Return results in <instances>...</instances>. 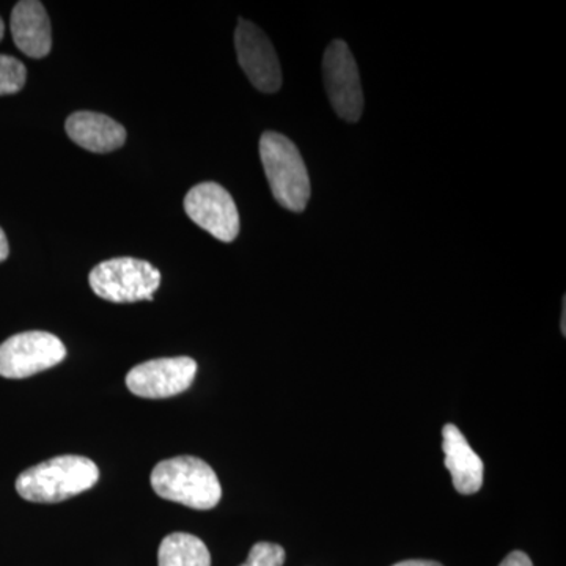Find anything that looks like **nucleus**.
<instances>
[{
	"instance_id": "1",
	"label": "nucleus",
	"mask_w": 566,
	"mask_h": 566,
	"mask_svg": "<svg viewBox=\"0 0 566 566\" xmlns=\"http://www.w3.org/2000/svg\"><path fill=\"white\" fill-rule=\"evenodd\" d=\"M98 480L99 469L92 460L62 455L22 472L17 480V491L24 501L57 504L91 490Z\"/></svg>"
},
{
	"instance_id": "2",
	"label": "nucleus",
	"mask_w": 566,
	"mask_h": 566,
	"mask_svg": "<svg viewBox=\"0 0 566 566\" xmlns=\"http://www.w3.org/2000/svg\"><path fill=\"white\" fill-rule=\"evenodd\" d=\"M151 488L159 497L193 510H211L222 497L218 475L196 457H177L156 464Z\"/></svg>"
},
{
	"instance_id": "3",
	"label": "nucleus",
	"mask_w": 566,
	"mask_h": 566,
	"mask_svg": "<svg viewBox=\"0 0 566 566\" xmlns=\"http://www.w3.org/2000/svg\"><path fill=\"white\" fill-rule=\"evenodd\" d=\"M260 158L274 199L285 210L304 211L311 200V178L296 145L282 134L264 133Z\"/></svg>"
},
{
	"instance_id": "4",
	"label": "nucleus",
	"mask_w": 566,
	"mask_h": 566,
	"mask_svg": "<svg viewBox=\"0 0 566 566\" xmlns=\"http://www.w3.org/2000/svg\"><path fill=\"white\" fill-rule=\"evenodd\" d=\"M96 296L109 303L151 301L161 285V273L145 260L120 256L96 264L88 275Z\"/></svg>"
},
{
	"instance_id": "5",
	"label": "nucleus",
	"mask_w": 566,
	"mask_h": 566,
	"mask_svg": "<svg viewBox=\"0 0 566 566\" xmlns=\"http://www.w3.org/2000/svg\"><path fill=\"white\" fill-rule=\"evenodd\" d=\"M66 357L61 338L43 331H29L7 338L0 345V376L24 379L50 370Z\"/></svg>"
},
{
	"instance_id": "6",
	"label": "nucleus",
	"mask_w": 566,
	"mask_h": 566,
	"mask_svg": "<svg viewBox=\"0 0 566 566\" xmlns=\"http://www.w3.org/2000/svg\"><path fill=\"white\" fill-rule=\"evenodd\" d=\"M323 77L327 96L338 117L359 122L364 112V93L359 70L348 44L335 40L323 57Z\"/></svg>"
},
{
	"instance_id": "7",
	"label": "nucleus",
	"mask_w": 566,
	"mask_h": 566,
	"mask_svg": "<svg viewBox=\"0 0 566 566\" xmlns=\"http://www.w3.org/2000/svg\"><path fill=\"white\" fill-rule=\"evenodd\" d=\"M185 211L192 222L222 243H232L240 233V212L226 188L218 182H200L185 197Z\"/></svg>"
},
{
	"instance_id": "8",
	"label": "nucleus",
	"mask_w": 566,
	"mask_h": 566,
	"mask_svg": "<svg viewBox=\"0 0 566 566\" xmlns=\"http://www.w3.org/2000/svg\"><path fill=\"white\" fill-rule=\"evenodd\" d=\"M197 374L191 357H163L136 365L126 375L129 392L142 398H169L192 386Z\"/></svg>"
},
{
	"instance_id": "9",
	"label": "nucleus",
	"mask_w": 566,
	"mask_h": 566,
	"mask_svg": "<svg viewBox=\"0 0 566 566\" xmlns=\"http://www.w3.org/2000/svg\"><path fill=\"white\" fill-rule=\"evenodd\" d=\"M238 62L253 87L263 93H275L282 87V70L273 43L262 29L240 20L234 32Z\"/></svg>"
},
{
	"instance_id": "10",
	"label": "nucleus",
	"mask_w": 566,
	"mask_h": 566,
	"mask_svg": "<svg viewBox=\"0 0 566 566\" xmlns=\"http://www.w3.org/2000/svg\"><path fill=\"white\" fill-rule=\"evenodd\" d=\"M11 35L18 50L32 59L46 57L52 48L51 21L43 3L22 0L11 11Z\"/></svg>"
},
{
	"instance_id": "11",
	"label": "nucleus",
	"mask_w": 566,
	"mask_h": 566,
	"mask_svg": "<svg viewBox=\"0 0 566 566\" xmlns=\"http://www.w3.org/2000/svg\"><path fill=\"white\" fill-rule=\"evenodd\" d=\"M442 450L446 453V468L452 474L453 486L460 494L471 495L483 485L485 465L482 458L476 455L463 433L455 424L447 423L442 430Z\"/></svg>"
},
{
	"instance_id": "12",
	"label": "nucleus",
	"mask_w": 566,
	"mask_h": 566,
	"mask_svg": "<svg viewBox=\"0 0 566 566\" xmlns=\"http://www.w3.org/2000/svg\"><path fill=\"white\" fill-rule=\"evenodd\" d=\"M66 134L74 144L92 153H111L123 147L126 129L98 112H74L65 122Z\"/></svg>"
},
{
	"instance_id": "13",
	"label": "nucleus",
	"mask_w": 566,
	"mask_h": 566,
	"mask_svg": "<svg viewBox=\"0 0 566 566\" xmlns=\"http://www.w3.org/2000/svg\"><path fill=\"white\" fill-rule=\"evenodd\" d=\"M159 566H211V554L202 539L191 534H170L158 551Z\"/></svg>"
},
{
	"instance_id": "14",
	"label": "nucleus",
	"mask_w": 566,
	"mask_h": 566,
	"mask_svg": "<svg viewBox=\"0 0 566 566\" xmlns=\"http://www.w3.org/2000/svg\"><path fill=\"white\" fill-rule=\"evenodd\" d=\"M28 80L24 63L11 55L0 54V96L22 91Z\"/></svg>"
},
{
	"instance_id": "15",
	"label": "nucleus",
	"mask_w": 566,
	"mask_h": 566,
	"mask_svg": "<svg viewBox=\"0 0 566 566\" xmlns=\"http://www.w3.org/2000/svg\"><path fill=\"white\" fill-rule=\"evenodd\" d=\"M285 549L275 543L260 542L253 545L248 560L241 566H283Z\"/></svg>"
},
{
	"instance_id": "16",
	"label": "nucleus",
	"mask_w": 566,
	"mask_h": 566,
	"mask_svg": "<svg viewBox=\"0 0 566 566\" xmlns=\"http://www.w3.org/2000/svg\"><path fill=\"white\" fill-rule=\"evenodd\" d=\"M499 566H534L532 565L531 558H528L526 553H521V551H515V553L509 554L505 557V560L502 562Z\"/></svg>"
},
{
	"instance_id": "17",
	"label": "nucleus",
	"mask_w": 566,
	"mask_h": 566,
	"mask_svg": "<svg viewBox=\"0 0 566 566\" xmlns=\"http://www.w3.org/2000/svg\"><path fill=\"white\" fill-rule=\"evenodd\" d=\"M10 248L9 240H7L6 233L0 229V263L6 262L7 256H9Z\"/></svg>"
},
{
	"instance_id": "18",
	"label": "nucleus",
	"mask_w": 566,
	"mask_h": 566,
	"mask_svg": "<svg viewBox=\"0 0 566 566\" xmlns=\"http://www.w3.org/2000/svg\"><path fill=\"white\" fill-rule=\"evenodd\" d=\"M394 566H442L439 562L433 560H405Z\"/></svg>"
},
{
	"instance_id": "19",
	"label": "nucleus",
	"mask_w": 566,
	"mask_h": 566,
	"mask_svg": "<svg viewBox=\"0 0 566 566\" xmlns=\"http://www.w3.org/2000/svg\"><path fill=\"white\" fill-rule=\"evenodd\" d=\"M3 33H6V24H3L2 18H0V40L3 39Z\"/></svg>"
}]
</instances>
